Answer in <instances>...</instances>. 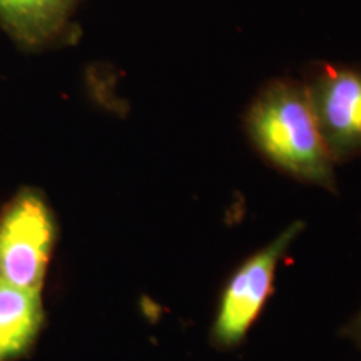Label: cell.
<instances>
[{
    "label": "cell",
    "instance_id": "2",
    "mask_svg": "<svg viewBox=\"0 0 361 361\" xmlns=\"http://www.w3.org/2000/svg\"><path fill=\"white\" fill-rule=\"evenodd\" d=\"M57 241V221L47 197L25 186L0 211V281L42 293Z\"/></svg>",
    "mask_w": 361,
    "mask_h": 361
},
{
    "label": "cell",
    "instance_id": "3",
    "mask_svg": "<svg viewBox=\"0 0 361 361\" xmlns=\"http://www.w3.org/2000/svg\"><path fill=\"white\" fill-rule=\"evenodd\" d=\"M303 229V221H293L234 269L221 293L211 324L209 338L216 350H236L246 340L273 293L279 263Z\"/></svg>",
    "mask_w": 361,
    "mask_h": 361
},
{
    "label": "cell",
    "instance_id": "6",
    "mask_svg": "<svg viewBox=\"0 0 361 361\" xmlns=\"http://www.w3.org/2000/svg\"><path fill=\"white\" fill-rule=\"evenodd\" d=\"M45 323L42 293L0 281V361H17L37 343Z\"/></svg>",
    "mask_w": 361,
    "mask_h": 361
},
{
    "label": "cell",
    "instance_id": "4",
    "mask_svg": "<svg viewBox=\"0 0 361 361\" xmlns=\"http://www.w3.org/2000/svg\"><path fill=\"white\" fill-rule=\"evenodd\" d=\"M301 80L335 164L361 157V67L313 62Z\"/></svg>",
    "mask_w": 361,
    "mask_h": 361
},
{
    "label": "cell",
    "instance_id": "1",
    "mask_svg": "<svg viewBox=\"0 0 361 361\" xmlns=\"http://www.w3.org/2000/svg\"><path fill=\"white\" fill-rule=\"evenodd\" d=\"M245 130L273 168L300 183L338 192L336 164L316 124L303 80L266 82L247 106Z\"/></svg>",
    "mask_w": 361,
    "mask_h": 361
},
{
    "label": "cell",
    "instance_id": "7",
    "mask_svg": "<svg viewBox=\"0 0 361 361\" xmlns=\"http://www.w3.org/2000/svg\"><path fill=\"white\" fill-rule=\"evenodd\" d=\"M341 336L348 340L351 345L361 350V308L353 314V318L341 329Z\"/></svg>",
    "mask_w": 361,
    "mask_h": 361
},
{
    "label": "cell",
    "instance_id": "5",
    "mask_svg": "<svg viewBox=\"0 0 361 361\" xmlns=\"http://www.w3.org/2000/svg\"><path fill=\"white\" fill-rule=\"evenodd\" d=\"M79 0H0V29L29 51L54 47L71 37Z\"/></svg>",
    "mask_w": 361,
    "mask_h": 361
}]
</instances>
